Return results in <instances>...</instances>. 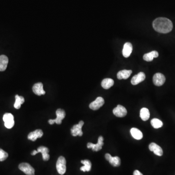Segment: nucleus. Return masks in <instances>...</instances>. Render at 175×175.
Returning a JSON list of instances; mask_svg holds the SVG:
<instances>
[{"instance_id": "obj_1", "label": "nucleus", "mask_w": 175, "mask_h": 175, "mask_svg": "<svg viewBox=\"0 0 175 175\" xmlns=\"http://www.w3.org/2000/svg\"><path fill=\"white\" fill-rule=\"evenodd\" d=\"M153 27L156 31L160 33H168L173 29V23L166 18H158L153 22Z\"/></svg>"}, {"instance_id": "obj_2", "label": "nucleus", "mask_w": 175, "mask_h": 175, "mask_svg": "<svg viewBox=\"0 0 175 175\" xmlns=\"http://www.w3.org/2000/svg\"><path fill=\"white\" fill-rule=\"evenodd\" d=\"M56 167L59 174L63 175L65 174L66 171V161L64 157L60 156L58 158L57 161Z\"/></svg>"}, {"instance_id": "obj_3", "label": "nucleus", "mask_w": 175, "mask_h": 175, "mask_svg": "<svg viewBox=\"0 0 175 175\" xmlns=\"http://www.w3.org/2000/svg\"><path fill=\"white\" fill-rule=\"evenodd\" d=\"M57 118L55 119H50L48 121V123L50 125H53L54 123L57 124H61L62 121L65 118L66 113L63 109H58L56 111Z\"/></svg>"}, {"instance_id": "obj_4", "label": "nucleus", "mask_w": 175, "mask_h": 175, "mask_svg": "<svg viewBox=\"0 0 175 175\" xmlns=\"http://www.w3.org/2000/svg\"><path fill=\"white\" fill-rule=\"evenodd\" d=\"M3 120L5 123V125L7 129H10L14 126V116L10 113H6L3 116Z\"/></svg>"}, {"instance_id": "obj_5", "label": "nucleus", "mask_w": 175, "mask_h": 175, "mask_svg": "<svg viewBox=\"0 0 175 175\" xmlns=\"http://www.w3.org/2000/svg\"><path fill=\"white\" fill-rule=\"evenodd\" d=\"M19 168L26 175H35V169L28 163H22L19 165Z\"/></svg>"}, {"instance_id": "obj_6", "label": "nucleus", "mask_w": 175, "mask_h": 175, "mask_svg": "<svg viewBox=\"0 0 175 175\" xmlns=\"http://www.w3.org/2000/svg\"><path fill=\"white\" fill-rule=\"evenodd\" d=\"M84 124V123L83 121H80L78 124L74 125L71 129V134L74 137L77 136H82L83 132L82 131V128Z\"/></svg>"}, {"instance_id": "obj_7", "label": "nucleus", "mask_w": 175, "mask_h": 175, "mask_svg": "<svg viewBox=\"0 0 175 175\" xmlns=\"http://www.w3.org/2000/svg\"><path fill=\"white\" fill-rule=\"evenodd\" d=\"M103 137L100 136L98 138V143L96 144H93V143H89L87 144V147L88 149H92L94 151H98L102 149V146L104 145Z\"/></svg>"}, {"instance_id": "obj_8", "label": "nucleus", "mask_w": 175, "mask_h": 175, "mask_svg": "<svg viewBox=\"0 0 175 175\" xmlns=\"http://www.w3.org/2000/svg\"><path fill=\"white\" fill-rule=\"evenodd\" d=\"M104 103V99L101 97H98L95 100L93 101L89 104V107L90 109H93V110H98L99 109V108L103 105Z\"/></svg>"}, {"instance_id": "obj_9", "label": "nucleus", "mask_w": 175, "mask_h": 175, "mask_svg": "<svg viewBox=\"0 0 175 175\" xmlns=\"http://www.w3.org/2000/svg\"><path fill=\"white\" fill-rule=\"evenodd\" d=\"M153 81L156 86H162L165 81V77L162 74L159 73L155 74L153 76Z\"/></svg>"}, {"instance_id": "obj_10", "label": "nucleus", "mask_w": 175, "mask_h": 175, "mask_svg": "<svg viewBox=\"0 0 175 175\" xmlns=\"http://www.w3.org/2000/svg\"><path fill=\"white\" fill-rule=\"evenodd\" d=\"M105 158L108 161H109V163L112 165L114 167L119 166L121 165V159L118 157L111 156V155L109 153H107L105 155Z\"/></svg>"}, {"instance_id": "obj_11", "label": "nucleus", "mask_w": 175, "mask_h": 175, "mask_svg": "<svg viewBox=\"0 0 175 175\" xmlns=\"http://www.w3.org/2000/svg\"><path fill=\"white\" fill-rule=\"evenodd\" d=\"M113 113L115 116L118 117H123L126 116L127 110L122 105H117L113 110Z\"/></svg>"}, {"instance_id": "obj_12", "label": "nucleus", "mask_w": 175, "mask_h": 175, "mask_svg": "<svg viewBox=\"0 0 175 175\" xmlns=\"http://www.w3.org/2000/svg\"><path fill=\"white\" fill-rule=\"evenodd\" d=\"M145 78V75L143 72H140L137 75L132 78L131 83L133 85H136L144 81Z\"/></svg>"}, {"instance_id": "obj_13", "label": "nucleus", "mask_w": 175, "mask_h": 175, "mask_svg": "<svg viewBox=\"0 0 175 175\" xmlns=\"http://www.w3.org/2000/svg\"><path fill=\"white\" fill-rule=\"evenodd\" d=\"M32 89L33 93L36 95L41 96L45 94V92L43 88V84L42 83H37L34 84Z\"/></svg>"}, {"instance_id": "obj_14", "label": "nucleus", "mask_w": 175, "mask_h": 175, "mask_svg": "<svg viewBox=\"0 0 175 175\" xmlns=\"http://www.w3.org/2000/svg\"><path fill=\"white\" fill-rule=\"evenodd\" d=\"M149 149L151 151H153L155 154L158 156H161L163 154L162 149L156 143H151L149 145Z\"/></svg>"}, {"instance_id": "obj_15", "label": "nucleus", "mask_w": 175, "mask_h": 175, "mask_svg": "<svg viewBox=\"0 0 175 175\" xmlns=\"http://www.w3.org/2000/svg\"><path fill=\"white\" fill-rule=\"evenodd\" d=\"M43 132L41 129H37L28 134V139L29 140L35 141L38 138H41L43 136Z\"/></svg>"}, {"instance_id": "obj_16", "label": "nucleus", "mask_w": 175, "mask_h": 175, "mask_svg": "<svg viewBox=\"0 0 175 175\" xmlns=\"http://www.w3.org/2000/svg\"><path fill=\"white\" fill-rule=\"evenodd\" d=\"M133 50L132 45L130 42H126L124 45L122 53L125 58H128L131 55Z\"/></svg>"}, {"instance_id": "obj_17", "label": "nucleus", "mask_w": 175, "mask_h": 175, "mask_svg": "<svg viewBox=\"0 0 175 175\" xmlns=\"http://www.w3.org/2000/svg\"><path fill=\"white\" fill-rule=\"evenodd\" d=\"M38 153H41L42 155L43 160L47 161L50 159V155L49 154V150L47 147L41 146L38 147L37 149Z\"/></svg>"}, {"instance_id": "obj_18", "label": "nucleus", "mask_w": 175, "mask_h": 175, "mask_svg": "<svg viewBox=\"0 0 175 175\" xmlns=\"http://www.w3.org/2000/svg\"><path fill=\"white\" fill-rule=\"evenodd\" d=\"M131 70H123L117 73V77L119 79H126L130 77L132 74Z\"/></svg>"}, {"instance_id": "obj_19", "label": "nucleus", "mask_w": 175, "mask_h": 175, "mask_svg": "<svg viewBox=\"0 0 175 175\" xmlns=\"http://www.w3.org/2000/svg\"><path fill=\"white\" fill-rule=\"evenodd\" d=\"M159 56V53L156 51H153L149 53L145 54L143 56V59L146 62H151L153 58H157Z\"/></svg>"}, {"instance_id": "obj_20", "label": "nucleus", "mask_w": 175, "mask_h": 175, "mask_svg": "<svg viewBox=\"0 0 175 175\" xmlns=\"http://www.w3.org/2000/svg\"><path fill=\"white\" fill-rule=\"evenodd\" d=\"M8 63V58L5 55L0 56V71H4L7 68Z\"/></svg>"}, {"instance_id": "obj_21", "label": "nucleus", "mask_w": 175, "mask_h": 175, "mask_svg": "<svg viewBox=\"0 0 175 175\" xmlns=\"http://www.w3.org/2000/svg\"><path fill=\"white\" fill-rule=\"evenodd\" d=\"M130 133L132 137L136 140L141 139L143 137V134L142 132L136 128H132L130 130Z\"/></svg>"}, {"instance_id": "obj_22", "label": "nucleus", "mask_w": 175, "mask_h": 175, "mask_svg": "<svg viewBox=\"0 0 175 175\" xmlns=\"http://www.w3.org/2000/svg\"><path fill=\"white\" fill-rule=\"evenodd\" d=\"M114 81L111 78H105L101 82V86L105 89H109L113 85Z\"/></svg>"}, {"instance_id": "obj_23", "label": "nucleus", "mask_w": 175, "mask_h": 175, "mask_svg": "<svg viewBox=\"0 0 175 175\" xmlns=\"http://www.w3.org/2000/svg\"><path fill=\"white\" fill-rule=\"evenodd\" d=\"M25 98L22 96L16 95L15 96V102L14 107L16 109H19L21 107V105L24 103Z\"/></svg>"}, {"instance_id": "obj_24", "label": "nucleus", "mask_w": 175, "mask_h": 175, "mask_svg": "<svg viewBox=\"0 0 175 175\" xmlns=\"http://www.w3.org/2000/svg\"><path fill=\"white\" fill-rule=\"evenodd\" d=\"M81 163L83 164V166L80 168V170L83 172H89L91 170L92 168V163L88 160H85L81 161Z\"/></svg>"}, {"instance_id": "obj_25", "label": "nucleus", "mask_w": 175, "mask_h": 175, "mask_svg": "<svg viewBox=\"0 0 175 175\" xmlns=\"http://www.w3.org/2000/svg\"><path fill=\"white\" fill-rule=\"evenodd\" d=\"M140 117L144 121L149 120L150 117V113L147 108H143L140 110Z\"/></svg>"}, {"instance_id": "obj_26", "label": "nucleus", "mask_w": 175, "mask_h": 175, "mask_svg": "<svg viewBox=\"0 0 175 175\" xmlns=\"http://www.w3.org/2000/svg\"><path fill=\"white\" fill-rule=\"evenodd\" d=\"M151 124L153 128L155 129H159L161 128L163 125V123L160 120L157 118H154L151 121Z\"/></svg>"}, {"instance_id": "obj_27", "label": "nucleus", "mask_w": 175, "mask_h": 175, "mask_svg": "<svg viewBox=\"0 0 175 175\" xmlns=\"http://www.w3.org/2000/svg\"><path fill=\"white\" fill-rule=\"evenodd\" d=\"M8 154L7 152L0 149V161H2L6 160L8 157Z\"/></svg>"}, {"instance_id": "obj_28", "label": "nucleus", "mask_w": 175, "mask_h": 175, "mask_svg": "<svg viewBox=\"0 0 175 175\" xmlns=\"http://www.w3.org/2000/svg\"><path fill=\"white\" fill-rule=\"evenodd\" d=\"M133 175H143V174L141 173L139 171L135 170L134 171L133 173Z\"/></svg>"}, {"instance_id": "obj_29", "label": "nucleus", "mask_w": 175, "mask_h": 175, "mask_svg": "<svg viewBox=\"0 0 175 175\" xmlns=\"http://www.w3.org/2000/svg\"><path fill=\"white\" fill-rule=\"evenodd\" d=\"M38 152L37 150H34L32 152L31 155H32L34 156L38 154Z\"/></svg>"}]
</instances>
